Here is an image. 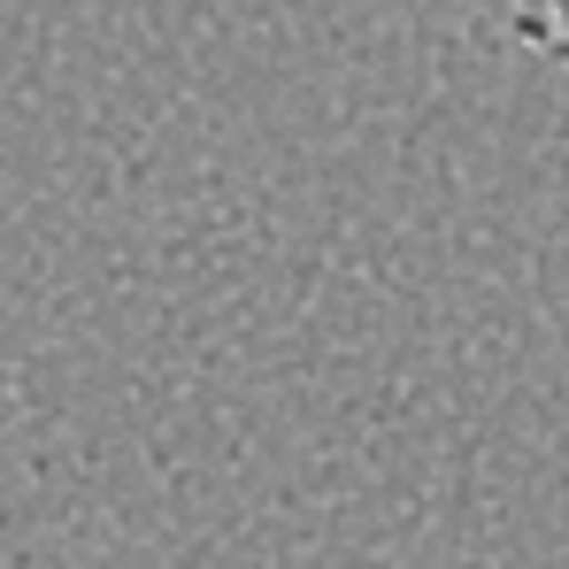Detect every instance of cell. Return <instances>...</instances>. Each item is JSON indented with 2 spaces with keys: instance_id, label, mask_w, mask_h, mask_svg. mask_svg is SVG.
<instances>
[{
  "instance_id": "6da1fadb",
  "label": "cell",
  "mask_w": 569,
  "mask_h": 569,
  "mask_svg": "<svg viewBox=\"0 0 569 569\" xmlns=\"http://www.w3.org/2000/svg\"><path fill=\"white\" fill-rule=\"evenodd\" d=\"M485 8H500V23L523 54L569 70V0H485Z\"/></svg>"
}]
</instances>
